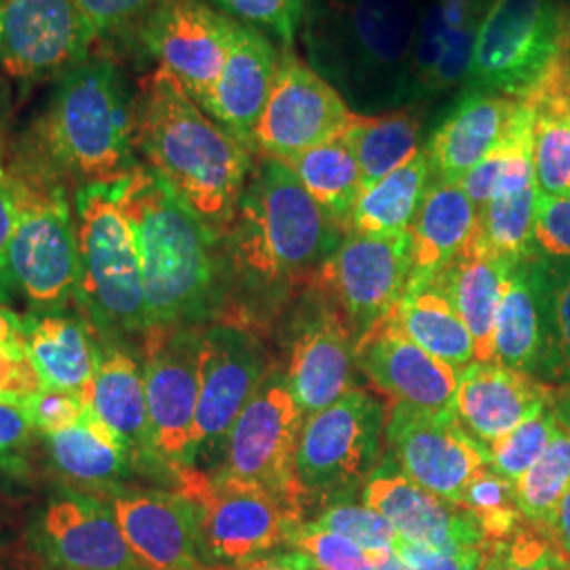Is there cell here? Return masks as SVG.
I'll use <instances>...</instances> for the list:
<instances>
[{
	"instance_id": "5b68a950",
	"label": "cell",
	"mask_w": 570,
	"mask_h": 570,
	"mask_svg": "<svg viewBox=\"0 0 570 570\" xmlns=\"http://www.w3.org/2000/svg\"><path fill=\"white\" fill-rule=\"evenodd\" d=\"M23 136L72 183H115L140 159L134 146V94L121 66L96 51L63 75Z\"/></svg>"
},
{
	"instance_id": "91938a15",
	"label": "cell",
	"mask_w": 570,
	"mask_h": 570,
	"mask_svg": "<svg viewBox=\"0 0 570 570\" xmlns=\"http://www.w3.org/2000/svg\"><path fill=\"white\" fill-rule=\"evenodd\" d=\"M550 407L558 423L570 431V381L562 385H553Z\"/></svg>"
},
{
	"instance_id": "d590c367",
	"label": "cell",
	"mask_w": 570,
	"mask_h": 570,
	"mask_svg": "<svg viewBox=\"0 0 570 570\" xmlns=\"http://www.w3.org/2000/svg\"><path fill=\"white\" fill-rule=\"evenodd\" d=\"M341 140L353 153L364 188H367L421 153V121L406 108L381 115L353 112Z\"/></svg>"
},
{
	"instance_id": "83f0119b",
	"label": "cell",
	"mask_w": 570,
	"mask_h": 570,
	"mask_svg": "<svg viewBox=\"0 0 570 570\" xmlns=\"http://www.w3.org/2000/svg\"><path fill=\"white\" fill-rule=\"evenodd\" d=\"M515 108L518 100L508 96L468 89L433 131L425 148L431 180L463 183L503 138Z\"/></svg>"
},
{
	"instance_id": "be15d7a7",
	"label": "cell",
	"mask_w": 570,
	"mask_h": 570,
	"mask_svg": "<svg viewBox=\"0 0 570 570\" xmlns=\"http://www.w3.org/2000/svg\"><path fill=\"white\" fill-rule=\"evenodd\" d=\"M289 560H292L294 570H320L306 558L305 553H301V551H292V553H289Z\"/></svg>"
},
{
	"instance_id": "3957f363",
	"label": "cell",
	"mask_w": 570,
	"mask_h": 570,
	"mask_svg": "<svg viewBox=\"0 0 570 570\" xmlns=\"http://www.w3.org/2000/svg\"><path fill=\"white\" fill-rule=\"evenodd\" d=\"M416 0H305L301 35L308 66L357 115L412 102Z\"/></svg>"
},
{
	"instance_id": "680465c9",
	"label": "cell",
	"mask_w": 570,
	"mask_h": 570,
	"mask_svg": "<svg viewBox=\"0 0 570 570\" xmlns=\"http://www.w3.org/2000/svg\"><path fill=\"white\" fill-rule=\"evenodd\" d=\"M0 341H23V315L0 305Z\"/></svg>"
},
{
	"instance_id": "e575fe53",
	"label": "cell",
	"mask_w": 570,
	"mask_h": 570,
	"mask_svg": "<svg viewBox=\"0 0 570 570\" xmlns=\"http://www.w3.org/2000/svg\"><path fill=\"white\" fill-rule=\"evenodd\" d=\"M537 197L534 165H520L494 190L489 204L478 212L473 239L490 254L511 263L537 254L532 242Z\"/></svg>"
},
{
	"instance_id": "5bb4252c",
	"label": "cell",
	"mask_w": 570,
	"mask_h": 570,
	"mask_svg": "<svg viewBox=\"0 0 570 570\" xmlns=\"http://www.w3.org/2000/svg\"><path fill=\"white\" fill-rule=\"evenodd\" d=\"M202 338L204 327L153 330L140 346L153 446L171 482L180 469L195 468Z\"/></svg>"
},
{
	"instance_id": "7402d4cb",
	"label": "cell",
	"mask_w": 570,
	"mask_h": 570,
	"mask_svg": "<svg viewBox=\"0 0 570 570\" xmlns=\"http://www.w3.org/2000/svg\"><path fill=\"white\" fill-rule=\"evenodd\" d=\"M322 303L324 308H317L294 330L284 372L287 387L305 416L332 406L357 389V332L327 301L322 298Z\"/></svg>"
},
{
	"instance_id": "6125c7cd",
	"label": "cell",
	"mask_w": 570,
	"mask_h": 570,
	"mask_svg": "<svg viewBox=\"0 0 570 570\" xmlns=\"http://www.w3.org/2000/svg\"><path fill=\"white\" fill-rule=\"evenodd\" d=\"M372 558H374V570H414L412 567H407L395 551H383Z\"/></svg>"
},
{
	"instance_id": "f35d334b",
	"label": "cell",
	"mask_w": 570,
	"mask_h": 570,
	"mask_svg": "<svg viewBox=\"0 0 570 570\" xmlns=\"http://www.w3.org/2000/svg\"><path fill=\"white\" fill-rule=\"evenodd\" d=\"M570 489V431L558 428L539 461L513 484L515 503L524 522L546 530Z\"/></svg>"
},
{
	"instance_id": "6da1fadb",
	"label": "cell",
	"mask_w": 570,
	"mask_h": 570,
	"mask_svg": "<svg viewBox=\"0 0 570 570\" xmlns=\"http://www.w3.org/2000/svg\"><path fill=\"white\" fill-rule=\"evenodd\" d=\"M343 239V225L306 193L292 167L258 155L220 242L226 294L220 320L261 330L258 303L306 287Z\"/></svg>"
},
{
	"instance_id": "f1b7e54d",
	"label": "cell",
	"mask_w": 570,
	"mask_h": 570,
	"mask_svg": "<svg viewBox=\"0 0 570 570\" xmlns=\"http://www.w3.org/2000/svg\"><path fill=\"white\" fill-rule=\"evenodd\" d=\"M548 345L546 268L532 254L513 263L503 285L494 327V362L541 379Z\"/></svg>"
},
{
	"instance_id": "484cf974",
	"label": "cell",
	"mask_w": 570,
	"mask_h": 570,
	"mask_svg": "<svg viewBox=\"0 0 570 570\" xmlns=\"http://www.w3.org/2000/svg\"><path fill=\"white\" fill-rule=\"evenodd\" d=\"M279 53L263 30L235 20L225 68L202 106L249 150L256 122L275 81Z\"/></svg>"
},
{
	"instance_id": "ac0fdd59",
	"label": "cell",
	"mask_w": 570,
	"mask_h": 570,
	"mask_svg": "<svg viewBox=\"0 0 570 570\" xmlns=\"http://www.w3.org/2000/svg\"><path fill=\"white\" fill-rule=\"evenodd\" d=\"M385 442L406 478L459 505L475 471L489 465V450L461 425L454 410L391 404Z\"/></svg>"
},
{
	"instance_id": "ee69618b",
	"label": "cell",
	"mask_w": 570,
	"mask_h": 570,
	"mask_svg": "<svg viewBox=\"0 0 570 570\" xmlns=\"http://www.w3.org/2000/svg\"><path fill=\"white\" fill-rule=\"evenodd\" d=\"M308 524L343 534L360 548H364L370 556L395 550V543L400 539L387 518L357 503H332Z\"/></svg>"
},
{
	"instance_id": "db71d44e",
	"label": "cell",
	"mask_w": 570,
	"mask_h": 570,
	"mask_svg": "<svg viewBox=\"0 0 570 570\" xmlns=\"http://www.w3.org/2000/svg\"><path fill=\"white\" fill-rule=\"evenodd\" d=\"M9 138V136H7ZM0 142V305L16 306L20 301L11 271V242L16 230V205L9 176L4 169V144Z\"/></svg>"
},
{
	"instance_id": "9a60e30c",
	"label": "cell",
	"mask_w": 570,
	"mask_h": 570,
	"mask_svg": "<svg viewBox=\"0 0 570 570\" xmlns=\"http://www.w3.org/2000/svg\"><path fill=\"white\" fill-rule=\"evenodd\" d=\"M98 39L77 0H0V75L60 81L89 60Z\"/></svg>"
},
{
	"instance_id": "7c38bea8",
	"label": "cell",
	"mask_w": 570,
	"mask_h": 570,
	"mask_svg": "<svg viewBox=\"0 0 570 570\" xmlns=\"http://www.w3.org/2000/svg\"><path fill=\"white\" fill-rule=\"evenodd\" d=\"M271 367L263 330L235 320H216L204 327L193 433L195 468L212 471L218 463L228 431Z\"/></svg>"
},
{
	"instance_id": "bcb514c9",
	"label": "cell",
	"mask_w": 570,
	"mask_h": 570,
	"mask_svg": "<svg viewBox=\"0 0 570 570\" xmlns=\"http://www.w3.org/2000/svg\"><path fill=\"white\" fill-rule=\"evenodd\" d=\"M294 548L320 570H374V558L343 534L305 522L292 537Z\"/></svg>"
},
{
	"instance_id": "681fc988",
	"label": "cell",
	"mask_w": 570,
	"mask_h": 570,
	"mask_svg": "<svg viewBox=\"0 0 570 570\" xmlns=\"http://www.w3.org/2000/svg\"><path fill=\"white\" fill-rule=\"evenodd\" d=\"M159 2L161 0H77L98 45L136 32Z\"/></svg>"
},
{
	"instance_id": "30bf717a",
	"label": "cell",
	"mask_w": 570,
	"mask_h": 570,
	"mask_svg": "<svg viewBox=\"0 0 570 570\" xmlns=\"http://www.w3.org/2000/svg\"><path fill=\"white\" fill-rule=\"evenodd\" d=\"M26 570H140L106 499L61 484L30 510L21 532Z\"/></svg>"
},
{
	"instance_id": "603a6c76",
	"label": "cell",
	"mask_w": 570,
	"mask_h": 570,
	"mask_svg": "<svg viewBox=\"0 0 570 570\" xmlns=\"http://www.w3.org/2000/svg\"><path fill=\"white\" fill-rule=\"evenodd\" d=\"M364 505L387 518L395 532L412 543L442 551L490 548L468 508L419 487L402 471H374L364 489Z\"/></svg>"
},
{
	"instance_id": "03108f58",
	"label": "cell",
	"mask_w": 570,
	"mask_h": 570,
	"mask_svg": "<svg viewBox=\"0 0 570 570\" xmlns=\"http://www.w3.org/2000/svg\"><path fill=\"white\" fill-rule=\"evenodd\" d=\"M7 539H9V532H7V527H4V522L0 520V548L7 543Z\"/></svg>"
},
{
	"instance_id": "7a4b0ae2",
	"label": "cell",
	"mask_w": 570,
	"mask_h": 570,
	"mask_svg": "<svg viewBox=\"0 0 570 570\" xmlns=\"http://www.w3.org/2000/svg\"><path fill=\"white\" fill-rule=\"evenodd\" d=\"M134 146L140 164L220 244L235 220L254 153L159 66L134 94Z\"/></svg>"
},
{
	"instance_id": "8d00e7d4",
	"label": "cell",
	"mask_w": 570,
	"mask_h": 570,
	"mask_svg": "<svg viewBox=\"0 0 570 570\" xmlns=\"http://www.w3.org/2000/svg\"><path fill=\"white\" fill-rule=\"evenodd\" d=\"M529 102L534 106L537 188L551 197H570V94L564 68L530 96Z\"/></svg>"
},
{
	"instance_id": "d6a6232c",
	"label": "cell",
	"mask_w": 570,
	"mask_h": 570,
	"mask_svg": "<svg viewBox=\"0 0 570 570\" xmlns=\"http://www.w3.org/2000/svg\"><path fill=\"white\" fill-rule=\"evenodd\" d=\"M387 315L412 343L459 374L475 362L468 326L435 279L407 284L404 296L389 308Z\"/></svg>"
},
{
	"instance_id": "e0dca14e",
	"label": "cell",
	"mask_w": 570,
	"mask_h": 570,
	"mask_svg": "<svg viewBox=\"0 0 570 570\" xmlns=\"http://www.w3.org/2000/svg\"><path fill=\"white\" fill-rule=\"evenodd\" d=\"M353 110L292 47L279 53L268 100L256 122L252 150L287 161L343 134Z\"/></svg>"
},
{
	"instance_id": "1f68e13d",
	"label": "cell",
	"mask_w": 570,
	"mask_h": 570,
	"mask_svg": "<svg viewBox=\"0 0 570 570\" xmlns=\"http://www.w3.org/2000/svg\"><path fill=\"white\" fill-rule=\"evenodd\" d=\"M511 266V261L490 254L471 239L459 258L433 277L468 326L475 362H494L497 313Z\"/></svg>"
},
{
	"instance_id": "816d5d0a",
	"label": "cell",
	"mask_w": 570,
	"mask_h": 570,
	"mask_svg": "<svg viewBox=\"0 0 570 570\" xmlns=\"http://www.w3.org/2000/svg\"><path fill=\"white\" fill-rule=\"evenodd\" d=\"M42 389L23 341H0V402L26 404Z\"/></svg>"
},
{
	"instance_id": "f546056e",
	"label": "cell",
	"mask_w": 570,
	"mask_h": 570,
	"mask_svg": "<svg viewBox=\"0 0 570 570\" xmlns=\"http://www.w3.org/2000/svg\"><path fill=\"white\" fill-rule=\"evenodd\" d=\"M39 440L49 465L68 487L100 497L136 478L129 450L91 407L77 425Z\"/></svg>"
},
{
	"instance_id": "836d02e7",
	"label": "cell",
	"mask_w": 570,
	"mask_h": 570,
	"mask_svg": "<svg viewBox=\"0 0 570 570\" xmlns=\"http://www.w3.org/2000/svg\"><path fill=\"white\" fill-rule=\"evenodd\" d=\"M431 183L428 153L421 150L412 161L402 165L362 190L345 220V235L395 237L412 225Z\"/></svg>"
},
{
	"instance_id": "94428289",
	"label": "cell",
	"mask_w": 570,
	"mask_h": 570,
	"mask_svg": "<svg viewBox=\"0 0 570 570\" xmlns=\"http://www.w3.org/2000/svg\"><path fill=\"white\" fill-rule=\"evenodd\" d=\"M11 112H13V94L7 79L0 75V142L9 136Z\"/></svg>"
},
{
	"instance_id": "e7e4bbea",
	"label": "cell",
	"mask_w": 570,
	"mask_h": 570,
	"mask_svg": "<svg viewBox=\"0 0 570 570\" xmlns=\"http://www.w3.org/2000/svg\"><path fill=\"white\" fill-rule=\"evenodd\" d=\"M564 81H567V89L570 94V47L569 53H567V61H564Z\"/></svg>"
},
{
	"instance_id": "9f6ffc18",
	"label": "cell",
	"mask_w": 570,
	"mask_h": 570,
	"mask_svg": "<svg viewBox=\"0 0 570 570\" xmlns=\"http://www.w3.org/2000/svg\"><path fill=\"white\" fill-rule=\"evenodd\" d=\"M541 532L550 539L551 546L570 562V489L562 497L560 505L556 508L548 529L541 530Z\"/></svg>"
},
{
	"instance_id": "11a10c76",
	"label": "cell",
	"mask_w": 570,
	"mask_h": 570,
	"mask_svg": "<svg viewBox=\"0 0 570 570\" xmlns=\"http://www.w3.org/2000/svg\"><path fill=\"white\" fill-rule=\"evenodd\" d=\"M489 550L442 551L400 537L393 551L414 570H482Z\"/></svg>"
},
{
	"instance_id": "d4e9b609",
	"label": "cell",
	"mask_w": 570,
	"mask_h": 570,
	"mask_svg": "<svg viewBox=\"0 0 570 570\" xmlns=\"http://www.w3.org/2000/svg\"><path fill=\"white\" fill-rule=\"evenodd\" d=\"M551 391L553 385L529 372L473 362L459 374L454 412L461 425L489 449L550 406Z\"/></svg>"
},
{
	"instance_id": "4fadbf2b",
	"label": "cell",
	"mask_w": 570,
	"mask_h": 570,
	"mask_svg": "<svg viewBox=\"0 0 570 570\" xmlns=\"http://www.w3.org/2000/svg\"><path fill=\"white\" fill-rule=\"evenodd\" d=\"M303 423L305 414L287 387L284 372L271 367L228 431L218 463L207 473L282 492L306 511L294 480V456Z\"/></svg>"
},
{
	"instance_id": "6f0895ef",
	"label": "cell",
	"mask_w": 570,
	"mask_h": 570,
	"mask_svg": "<svg viewBox=\"0 0 570 570\" xmlns=\"http://www.w3.org/2000/svg\"><path fill=\"white\" fill-rule=\"evenodd\" d=\"M218 570H294L289 553H273V556H261L237 567H220Z\"/></svg>"
},
{
	"instance_id": "4316f807",
	"label": "cell",
	"mask_w": 570,
	"mask_h": 570,
	"mask_svg": "<svg viewBox=\"0 0 570 570\" xmlns=\"http://www.w3.org/2000/svg\"><path fill=\"white\" fill-rule=\"evenodd\" d=\"M23 343L42 389L68 391L89 404L100 366V341L81 306L23 313Z\"/></svg>"
},
{
	"instance_id": "ba28073f",
	"label": "cell",
	"mask_w": 570,
	"mask_h": 570,
	"mask_svg": "<svg viewBox=\"0 0 570 570\" xmlns=\"http://www.w3.org/2000/svg\"><path fill=\"white\" fill-rule=\"evenodd\" d=\"M186 499L199 527L205 560L212 567H237L292 543L305 524V508L275 490L180 469L171 489Z\"/></svg>"
},
{
	"instance_id": "60d3db41",
	"label": "cell",
	"mask_w": 570,
	"mask_h": 570,
	"mask_svg": "<svg viewBox=\"0 0 570 570\" xmlns=\"http://www.w3.org/2000/svg\"><path fill=\"white\" fill-rule=\"evenodd\" d=\"M548 345L541 370L546 383L570 381V261L543 258Z\"/></svg>"
},
{
	"instance_id": "ab89813d",
	"label": "cell",
	"mask_w": 570,
	"mask_h": 570,
	"mask_svg": "<svg viewBox=\"0 0 570 570\" xmlns=\"http://www.w3.org/2000/svg\"><path fill=\"white\" fill-rule=\"evenodd\" d=\"M489 0H435L421 13L412 53V102L423 100V89L433 75L449 37L487 11Z\"/></svg>"
},
{
	"instance_id": "9c48e42d",
	"label": "cell",
	"mask_w": 570,
	"mask_h": 570,
	"mask_svg": "<svg viewBox=\"0 0 570 570\" xmlns=\"http://www.w3.org/2000/svg\"><path fill=\"white\" fill-rule=\"evenodd\" d=\"M569 47L556 0H489L465 87L529 100L562 70Z\"/></svg>"
},
{
	"instance_id": "7dc6e473",
	"label": "cell",
	"mask_w": 570,
	"mask_h": 570,
	"mask_svg": "<svg viewBox=\"0 0 570 570\" xmlns=\"http://www.w3.org/2000/svg\"><path fill=\"white\" fill-rule=\"evenodd\" d=\"M233 20L275 35L284 47H292L301 30L305 0H207Z\"/></svg>"
},
{
	"instance_id": "4dcf8cb0",
	"label": "cell",
	"mask_w": 570,
	"mask_h": 570,
	"mask_svg": "<svg viewBox=\"0 0 570 570\" xmlns=\"http://www.w3.org/2000/svg\"><path fill=\"white\" fill-rule=\"evenodd\" d=\"M478 209L461 184L431 180L407 228L412 282H428L452 265L475 235Z\"/></svg>"
},
{
	"instance_id": "8992f818",
	"label": "cell",
	"mask_w": 570,
	"mask_h": 570,
	"mask_svg": "<svg viewBox=\"0 0 570 570\" xmlns=\"http://www.w3.org/2000/svg\"><path fill=\"white\" fill-rule=\"evenodd\" d=\"M4 169L16 205L11 271L26 313L77 305L75 186L23 131L7 138Z\"/></svg>"
},
{
	"instance_id": "f907efd6",
	"label": "cell",
	"mask_w": 570,
	"mask_h": 570,
	"mask_svg": "<svg viewBox=\"0 0 570 570\" xmlns=\"http://www.w3.org/2000/svg\"><path fill=\"white\" fill-rule=\"evenodd\" d=\"M532 242L539 256L570 261V197L539 193Z\"/></svg>"
},
{
	"instance_id": "7bdbcfd3",
	"label": "cell",
	"mask_w": 570,
	"mask_h": 570,
	"mask_svg": "<svg viewBox=\"0 0 570 570\" xmlns=\"http://www.w3.org/2000/svg\"><path fill=\"white\" fill-rule=\"evenodd\" d=\"M560 428L550 406L543 407L520 428L513 429L503 440L489 446V468L515 484L539 456L550 446L551 438Z\"/></svg>"
},
{
	"instance_id": "b9f144b4",
	"label": "cell",
	"mask_w": 570,
	"mask_h": 570,
	"mask_svg": "<svg viewBox=\"0 0 570 570\" xmlns=\"http://www.w3.org/2000/svg\"><path fill=\"white\" fill-rule=\"evenodd\" d=\"M461 505L473 513L489 543L510 541L527 524L518 510L513 484L489 465L475 471Z\"/></svg>"
},
{
	"instance_id": "d6986e66",
	"label": "cell",
	"mask_w": 570,
	"mask_h": 570,
	"mask_svg": "<svg viewBox=\"0 0 570 570\" xmlns=\"http://www.w3.org/2000/svg\"><path fill=\"white\" fill-rule=\"evenodd\" d=\"M235 20L207 0H161L136 30L148 58L204 106L225 68Z\"/></svg>"
},
{
	"instance_id": "52a82bcc",
	"label": "cell",
	"mask_w": 570,
	"mask_h": 570,
	"mask_svg": "<svg viewBox=\"0 0 570 570\" xmlns=\"http://www.w3.org/2000/svg\"><path fill=\"white\" fill-rule=\"evenodd\" d=\"M127 183L129 176L75 188L77 305L100 341L142 346L148 320L140 252L125 212Z\"/></svg>"
},
{
	"instance_id": "f6af8a7d",
	"label": "cell",
	"mask_w": 570,
	"mask_h": 570,
	"mask_svg": "<svg viewBox=\"0 0 570 570\" xmlns=\"http://www.w3.org/2000/svg\"><path fill=\"white\" fill-rule=\"evenodd\" d=\"M482 570H570V562L541 530L524 524L510 541L490 543Z\"/></svg>"
},
{
	"instance_id": "ffe728a7",
	"label": "cell",
	"mask_w": 570,
	"mask_h": 570,
	"mask_svg": "<svg viewBox=\"0 0 570 570\" xmlns=\"http://www.w3.org/2000/svg\"><path fill=\"white\" fill-rule=\"evenodd\" d=\"M148 570H218L207 564L193 505L174 490L125 484L100 494Z\"/></svg>"
},
{
	"instance_id": "8fae6325",
	"label": "cell",
	"mask_w": 570,
	"mask_h": 570,
	"mask_svg": "<svg viewBox=\"0 0 570 570\" xmlns=\"http://www.w3.org/2000/svg\"><path fill=\"white\" fill-rule=\"evenodd\" d=\"M385 407L364 389L305 416L294 480L303 501L336 497L372 478L383 452Z\"/></svg>"
},
{
	"instance_id": "277c9868",
	"label": "cell",
	"mask_w": 570,
	"mask_h": 570,
	"mask_svg": "<svg viewBox=\"0 0 570 570\" xmlns=\"http://www.w3.org/2000/svg\"><path fill=\"white\" fill-rule=\"evenodd\" d=\"M125 212L140 252L148 332L220 320L226 298L220 244L146 165L129 176Z\"/></svg>"
},
{
	"instance_id": "74e56055",
	"label": "cell",
	"mask_w": 570,
	"mask_h": 570,
	"mask_svg": "<svg viewBox=\"0 0 570 570\" xmlns=\"http://www.w3.org/2000/svg\"><path fill=\"white\" fill-rule=\"evenodd\" d=\"M285 164L298 176L306 193L326 209L327 214L345 225L351 209L357 204L364 183L362 171L341 136L308 148L287 159Z\"/></svg>"
},
{
	"instance_id": "2e32d148",
	"label": "cell",
	"mask_w": 570,
	"mask_h": 570,
	"mask_svg": "<svg viewBox=\"0 0 570 570\" xmlns=\"http://www.w3.org/2000/svg\"><path fill=\"white\" fill-rule=\"evenodd\" d=\"M410 235H345L306 289L334 306L357 336L395 305L410 284Z\"/></svg>"
},
{
	"instance_id": "c3c4849f",
	"label": "cell",
	"mask_w": 570,
	"mask_h": 570,
	"mask_svg": "<svg viewBox=\"0 0 570 570\" xmlns=\"http://www.w3.org/2000/svg\"><path fill=\"white\" fill-rule=\"evenodd\" d=\"M37 438L39 433L28 407L0 402V484L23 480L30 471L28 454Z\"/></svg>"
},
{
	"instance_id": "f5cc1de1",
	"label": "cell",
	"mask_w": 570,
	"mask_h": 570,
	"mask_svg": "<svg viewBox=\"0 0 570 570\" xmlns=\"http://www.w3.org/2000/svg\"><path fill=\"white\" fill-rule=\"evenodd\" d=\"M23 406L28 407L39 435L58 433L77 425L89 410V404L79 395L56 389H41Z\"/></svg>"
},
{
	"instance_id": "003e7915",
	"label": "cell",
	"mask_w": 570,
	"mask_h": 570,
	"mask_svg": "<svg viewBox=\"0 0 570 570\" xmlns=\"http://www.w3.org/2000/svg\"><path fill=\"white\" fill-rule=\"evenodd\" d=\"M140 570H148V569H140Z\"/></svg>"
},
{
	"instance_id": "cb8c5ba5",
	"label": "cell",
	"mask_w": 570,
	"mask_h": 570,
	"mask_svg": "<svg viewBox=\"0 0 570 570\" xmlns=\"http://www.w3.org/2000/svg\"><path fill=\"white\" fill-rule=\"evenodd\" d=\"M89 407L129 450L136 475L171 487V478L153 446L140 346L100 341V366Z\"/></svg>"
},
{
	"instance_id": "44dd1931",
	"label": "cell",
	"mask_w": 570,
	"mask_h": 570,
	"mask_svg": "<svg viewBox=\"0 0 570 570\" xmlns=\"http://www.w3.org/2000/svg\"><path fill=\"white\" fill-rule=\"evenodd\" d=\"M355 366L391 404L454 410L459 372L412 343L387 313L357 336Z\"/></svg>"
}]
</instances>
